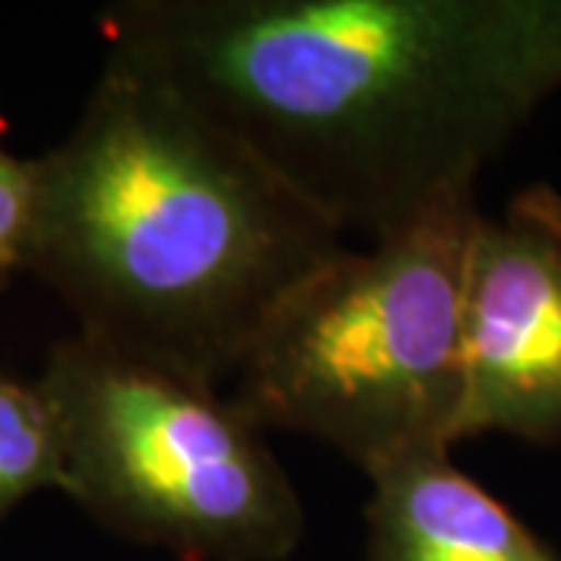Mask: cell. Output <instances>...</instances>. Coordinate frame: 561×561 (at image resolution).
Segmentation results:
<instances>
[{"label":"cell","instance_id":"cell-1","mask_svg":"<svg viewBox=\"0 0 561 561\" xmlns=\"http://www.w3.org/2000/svg\"><path fill=\"white\" fill-rule=\"evenodd\" d=\"M103 35L110 57L368 241L474 194L552 91L537 0H128Z\"/></svg>","mask_w":561,"mask_h":561},{"label":"cell","instance_id":"cell-9","mask_svg":"<svg viewBox=\"0 0 561 561\" xmlns=\"http://www.w3.org/2000/svg\"><path fill=\"white\" fill-rule=\"evenodd\" d=\"M537 32L552 88L561 84V0H537Z\"/></svg>","mask_w":561,"mask_h":561},{"label":"cell","instance_id":"cell-7","mask_svg":"<svg viewBox=\"0 0 561 561\" xmlns=\"http://www.w3.org/2000/svg\"><path fill=\"white\" fill-rule=\"evenodd\" d=\"M38 490H62L54 415L38 383L0 365V515Z\"/></svg>","mask_w":561,"mask_h":561},{"label":"cell","instance_id":"cell-6","mask_svg":"<svg viewBox=\"0 0 561 561\" xmlns=\"http://www.w3.org/2000/svg\"><path fill=\"white\" fill-rule=\"evenodd\" d=\"M368 481V561H561L449 449L415 453Z\"/></svg>","mask_w":561,"mask_h":561},{"label":"cell","instance_id":"cell-4","mask_svg":"<svg viewBox=\"0 0 561 561\" xmlns=\"http://www.w3.org/2000/svg\"><path fill=\"white\" fill-rule=\"evenodd\" d=\"M69 493L128 540L187 561H284L306 530L268 434L225 390L76 334L41 375Z\"/></svg>","mask_w":561,"mask_h":561},{"label":"cell","instance_id":"cell-5","mask_svg":"<svg viewBox=\"0 0 561 561\" xmlns=\"http://www.w3.org/2000/svg\"><path fill=\"white\" fill-rule=\"evenodd\" d=\"M465 437L561 440V197L518 194L471 234L461 302Z\"/></svg>","mask_w":561,"mask_h":561},{"label":"cell","instance_id":"cell-3","mask_svg":"<svg viewBox=\"0 0 561 561\" xmlns=\"http://www.w3.org/2000/svg\"><path fill=\"white\" fill-rule=\"evenodd\" d=\"M474 194L368 247H346L297 284L243 353L225 393L265 434L334 446L378 474L465 440L461 302Z\"/></svg>","mask_w":561,"mask_h":561},{"label":"cell","instance_id":"cell-2","mask_svg":"<svg viewBox=\"0 0 561 561\" xmlns=\"http://www.w3.org/2000/svg\"><path fill=\"white\" fill-rule=\"evenodd\" d=\"M346 247L238 140L110 54L76 128L38 160L28 268L79 334L213 390Z\"/></svg>","mask_w":561,"mask_h":561},{"label":"cell","instance_id":"cell-8","mask_svg":"<svg viewBox=\"0 0 561 561\" xmlns=\"http://www.w3.org/2000/svg\"><path fill=\"white\" fill-rule=\"evenodd\" d=\"M0 116V294L32 262L38 216V160H22L3 144Z\"/></svg>","mask_w":561,"mask_h":561}]
</instances>
